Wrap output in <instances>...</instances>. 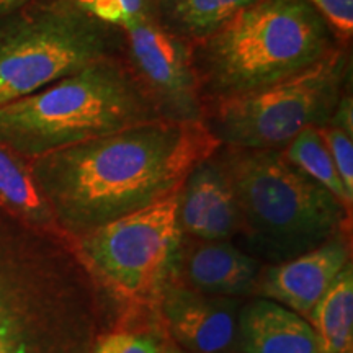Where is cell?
Returning a JSON list of instances; mask_svg holds the SVG:
<instances>
[{"mask_svg": "<svg viewBox=\"0 0 353 353\" xmlns=\"http://www.w3.org/2000/svg\"><path fill=\"white\" fill-rule=\"evenodd\" d=\"M161 353H188V352H185L183 348H180L175 342H172L170 339L165 335V341H164V343H162Z\"/></svg>", "mask_w": 353, "mask_h": 353, "instance_id": "obj_25", "label": "cell"}, {"mask_svg": "<svg viewBox=\"0 0 353 353\" xmlns=\"http://www.w3.org/2000/svg\"><path fill=\"white\" fill-rule=\"evenodd\" d=\"M339 44L309 0H255L190 50L206 108L303 72Z\"/></svg>", "mask_w": 353, "mask_h": 353, "instance_id": "obj_3", "label": "cell"}, {"mask_svg": "<svg viewBox=\"0 0 353 353\" xmlns=\"http://www.w3.org/2000/svg\"><path fill=\"white\" fill-rule=\"evenodd\" d=\"M306 321L317 337L319 353H353V263L339 273Z\"/></svg>", "mask_w": 353, "mask_h": 353, "instance_id": "obj_17", "label": "cell"}, {"mask_svg": "<svg viewBox=\"0 0 353 353\" xmlns=\"http://www.w3.org/2000/svg\"><path fill=\"white\" fill-rule=\"evenodd\" d=\"M120 325L69 237L0 210V353H94Z\"/></svg>", "mask_w": 353, "mask_h": 353, "instance_id": "obj_2", "label": "cell"}, {"mask_svg": "<svg viewBox=\"0 0 353 353\" xmlns=\"http://www.w3.org/2000/svg\"><path fill=\"white\" fill-rule=\"evenodd\" d=\"M165 334L159 322L148 325H121L105 334L94 348V353H161Z\"/></svg>", "mask_w": 353, "mask_h": 353, "instance_id": "obj_20", "label": "cell"}, {"mask_svg": "<svg viewBox=\"0 0 353 353\" xmlns=\"http://www.w3.org/2000/svg\"><path fill=\"white\" fill-rule=\"evenodd\" d=\"M244 299L211 296L169 280L156 303V317L172 342L188 353H231Z\"/></svg>", "mask_w": 353, "mask_h": 353, "instance_id": "obj_10", "label": "cell"}, {"mask_svg": "<svg viewBox=\"0 0 353 353\" xmlns=\"http://www.w3.org/2000/svg\"><path fill=\"white\" fill-rule=\"evenodd\" d=\"M179 192L70 239L87 270L120 311L121 325L128 319L138 321L143 311L156 317L157 298L169 281L182 239Z\"/></svg>", "mask_w": 353, "mask_h": 353, "instance_id": "obj_8", "label": "cell"}, {"mask_svg": "<svg viewBox=\"0 0 353 353\" xmlns=\"http://www.w3.org/2000/svg\"><path fill=\"white\" fill-rule=\"evenodd\" d=\"M319 131L327 145L343 187L348 195L353 196V136L330 125L321 126Z\"/></svg>", "mask_w": 353, "mask_h": 353, "instance_id": "obj_21", "label": "cell"}, {"mask_svg": "<svg viewBox=\"0 0 353 353\" xmlns=\"http://www.w3.org/2000/svg\"><path fill=\"white\" fill-rule=\"evenodd\" d=\"M350 68L342 43L303 72L206 105L203 123L221 145L283 151L299 132L327 125L350 82Z\"/></svg>", "mask_w": 353, "mask_h": 353, "instance_id": "obj_7", "label": "cell"}, {"mask_svg": "<svg viewBox=\"0 0 353 353\" xmlns=\"http://www.w3.org/2000/svg\"><path fill=\"white\" fill-rule=\"evenodd\" d=\"M0 210L25 226L52 236L61 231L51 206L34 180L30 161L0 143Z\"/></svg>", "mask_w": 353, "mask_h": 353, "instance_id": "obj_15", "label": "cell"}, {"mask_svg": "<svg viewBox=\"0 0 353 353\" xmlns=\"http://www.w3.org/2000/svg\"><path fill=\"white\" fill-rule=\"evenodd\" d=\"M311 6L327 21L334 33L343 41L353 34V0H309Z\"/></svg>", "mask_w": 353, "mask_h": 353, "instance_id": "obj_22", "label": "cell"}, {"mask_svg": "<svg viewBox=\"0 0 353 353\" xmlns=\"http://www.w3.org/2000/svg\"><path fill=\"white\" fill-rule=\"evenodd\" d=\"M118 54L121 30L68 0H33L0 19V107Z\"/></svg>", "mask_w": 353, "mask_h": 353, "instance_id": "obj_6", "label": "cell"}, {"mask_svg": "<svg viewBox=\"0 0 353 353\" xmlns=\"http://www.w3.org/2000/svg\"><path fill=\"white\" fill-rule=\"evenodd\" d=\"M179 224L183 236L193 239L234 241L239 236V208L216 152L185 179L179 192Z\"/></svg>", "mask_w": 353, "mask_h": 353, "instance_id": "obj_13", "label": "cell"}, {"mask_svg": "<svg viewBox=\"0 0 353 353\" xmlns=\"http://www.w3.org/2000/svg\"><path fill=\"white\" fill-rule=\"evenodd\" d=\"M236 353H319L303 316L265 298H247L237 316Z\"/></svg>", "mask_w": 353, "mask_h": 353, "instance_id": "obj_14", "label": "cell"}, {"mask_svg": "<svg viewBox=\"0 0 353 353\" xmlns=\"http://www.w3.org/2000/svg\"><path fill=\"white\" fill-rule=\"evenodd\" d=\"M219 143L201 121L156 120L68 145L30 161L69 239L179 192Z\"/></svg>", "mask_w": 353, "mask_h": 353, "instance_id": "obj_1", "label": "cell"}, {"mask_svg": "<svg viewBox=\"0 0 353 353\" xmlns=\"http://www.w3.org/2000/svg\"><path fill=\"white\" fill-rule=\"evenodd\" d=\"M92 19L126 30L141 21L152 20L154 0H68Z\"/></svg>", "mask_w": 353, "mask_h": 353, "instance_id": "obj_19", "label": "cell"}, {"mask_svg": "<svg viewBox=\"0 0 353 353\" xmlns=\"http://www.w3.org/2000/svg\"><path fill=\"white\" fill-rule=\"evenodd\" d=\"M156 120L165 118L118 54L2 105L0 143L32 161Z\"/></svg>", "mask_w": 353, "mask_h": 353, "instance_id": "obj_5", "label": "cell"}, {"mask_svg": "<svg viewBox=\"0 0 353 353\" xmlns=\"http://www.w3.org/2000/svg\"><path fill=\"white\" fill-rule=\"evenodd\" d=\"M327 125L339 128V130L345 131L347 134L353 136V100L350 92H343Z\"/></svg>", "mask_w": 353, "mask_h": 353, "instance_id": "obj_23", "label": "cell"}, {"mask_svg": "<svg viewBox=\"0 0 353 353\" xmlns=\"http://www.w3.org/2000/svg\"><path fill=\"white\" fill-rule=\"evenodd\" d=\"M231 353H236V352H231Z\"/></svg>", "mask_w": 353, "mask_h": 353, "instance_id": "obj_26", "label": "cell"}, {"mask_svg": "<svg viewBox=\"0 0 353 353\" xmlns=\"http://www.w3.org/2000/svg\"><path fill=\"white\" fill-rule=\"evenodd\" d=\"M255 0H154L152 20L190 46L218 32Z\"/></svg>", "mask_w": 353, "mask_h": 353, "instance_id": "obj_16", "label": "cell"}, {"mask_svg": "<svg viewBox=\"0 0 353 353\" xmlns=\"http://www.w3.org/2000/svg\"><path fill=\"white\" fill-rule=\"evenodd\" d=\"M247 254L263 265L283 263L350 232L352 211L294 167L278 149L219 145Z\"/></svg>", "mask_w": 353, "mask_h": 353, "instance_id": "obj_4", "label": "cell"}, {"mask_svg": "<svg viewBox=\"0 0 353 353\" xmlns=\"http://www.w3.org/2000/svg\"><path fill=\"white\" fill-rule=\"evenodd\" d=\"M283 154L291 164L332 193L347 210L352 211L353 196L348 195L343 187L319 128L312 126L299 132L283 149Z\"/></svg>", "mask_w": 353, "mask_h": 353, "instance_id": "obj_18", "label": "cell"}, {"mask_svg": "<svg viewBox=\"0 0 353 353\" xmlns=\"http://www.w3.org/2000/svg\"><path fill=\"white\" fill-rule=\"evenodd\" d=\"M350 262V232H345L288 262L263 265L254 296L275 301L306 319Z\"/></svg>", "mask_w": 353, "mask_h": 353, "instance_id": "obj_11", "label": "cell"}, {"mask_svg": "<svg viewBox=\"0 0 353 353\" xmlns=\"http://www.w3.org/2000/svg\"><path fill=\"white\" fill-rule=\"evenodd\" d=\"M121 33L123 56L162 117L203 123L205 103L190 44L167 33L154 20L141 21Z\"/></svg>", "mask_w": 353, "mask_h": 353, "instance_id": "obj_9", "label": "cell"}, {"mask_svg": "<svg viewBox=\"0 0 353 353\" xmlns=\"http://www.w3.org/2000/svg\"><path fill=\"white\" fill-rule=\"evenodd\" d=\"M30 2H33V0H0V19L20 10L21 7L28 6Z\"/></svg>", "mask_w": 353, "mask_h": 353, "instance_id": "obj_24", "label": "cell"}, {"mask_svg": "<svg viewBox=\"0 0 353 353\" xmlns=\"http://www.w3.org/2000/svg\"><path fill=\"white\" fill-rule=\"evenodd\" d=\"M263 263L232 241H201L183 236L169 280L224 298H254Z\"/></svg>", "mask_w": 353, "mask_h": 353, "instance_id": "obj_12", "label": "cell"}]
</instances>
